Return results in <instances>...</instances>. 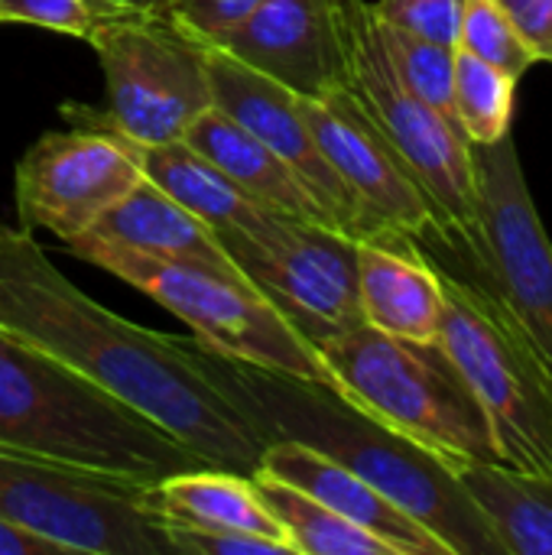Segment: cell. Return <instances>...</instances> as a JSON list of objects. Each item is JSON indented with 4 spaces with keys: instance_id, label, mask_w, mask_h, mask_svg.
<instances>
[{
    "instance_id": "obj_13",
    "label": "cell",
    "mask_w": 552,
    "mask_h": 555,
    "mask_svg": "<svg viewBox=\"0 0 552 555\" xmlns=\"http://www.w3.org/2000/svg\"><path fill=\"white\" fill-rule=\"evenodd\" d=\"M299 101L319 150L355 198L364 237L442 241L436 211L416 176L348 88Z\"/></svg>"
},
{
    "instance_id": "obj_12",
    "label": "cell",
    "mask_w": 552,
    "mask_h": 555,
    "mask_svg": "<svg viewBox=\"0 0 552 555\" xmlns=\"http://www.w3.org/2000/svg\"><path fill=\"white\" fill-rule=\"evenodd\" d=\"M143 179L140 159L124 137L75 124L49 130L20 156L13 172L20 228L49 231L62 244L75 241Z\"/></svg>"
},
{
    "instance_id": "obj_4",
    "label": "cell",
    "mask_w": 552,
    "mask_h": 555,
    "mask_svg": "<svg viewBox=\"0 0 552 555\" xmlns=\"http://www.w3.org/2000/svg\"><path fill=\"white\" fill-rule=\"evenodd\" d=\"M338 393L442 455L501 462L488 416L439 341H410L368 322L319 345Z\"/></svg>"
},
{
    "instance_id": "obj_22",
    "label": "cell",
    "mask_w": 552,
    "mask_h": 555,
    "mask_svg": "<svg viewBox=\"0 0 552 555\" xmlns=\"http://www.w3.org/2000/svg\"><path fill=\"white\" fill-rule=\"evenodd\" d=\"M133 153L140 159L143 176L156 182L166 195H172L182 208H189L195 218H202L215 234H254L277 215L254 202L247 192H241L218 166H211L182 140L159 146H133Z\"/></svg>"
},
{
    "instance_id": "obj_3",
    "label": "cell",
    "mask_w": 552,
    "mask_h": 555,
    "mask_svg": "<svg viewBox=\"0 0 552 555\" xmlns=\"http://www.w3.org/2000/svg\"><path fill=\"white\" fill-rule=\"evenodd\" d=\"M0 446L140 485L208 465L133 406L3 328Z\"/></svg>"
},
{
    "instance_id": "obj_23",
    "label": "cell",
    "mask_w": 552,
    "mask_h": 555,
    "mask_svg": "<svg viewBox=\"0 0 552 555\" xmlns=\"http://www.w3.org/2000/svg\"><path fill=\"white\" fill-rule=\"evenodd\" d=\"M251 481L264 507L283 527L296 555H397L384 540L345 520L342 514L319 504L316 498L296 491L293 485L277 481L273 475L264 472H254Z\"/></svg>"
},
{
    "instance_id": "obj_5",
    "label": "cell",
    "mask_w": 552,
    "mask_h": 555,
    "mask_svg": "<svg viewBox=\"0 0 552 555\" xmlns=\"http://www.w3.org/2000/svg\"><path fill=\"white\" fill-rule=\"evenodd\" d=\"M65 247L127 286L140 289L192 328V341L231 361L270 367L316 380L338 393V384L319 348L299 335L290 319L264 299L241 273H218L195 263H176L130 247L81 234Z\"/></svg>"
},
{
    "instance_id": "obj_25",
    "label": "cell",
    "mask_w": 552,
    "mask_h": 555,
    "mask_svg": "<svg viewBox=\"0 0 552 555\" xmlns=\"http://www.w3.org/2000/svg\"><path fill=\"white\" fill-rule=\"evenodd\" d=\"M381 42L397 68V75L403 78V85L423 98L429 107H436L442 117H449L455 124V111H452V68H455V46H442L433 42L426 36L407 33L400 26L381 23ZM459 127V124H455ZM462 130V127H459Z\"/></svg>"
},
{
    "instance_id": "obj_10",
    "label": "cell",
    "mask_w": 552,
    "mask_h": 555,
    "mask_svg": "<svg viewBox=\"0 0 552 555\" xmlns=\"http://www.w3.org/2000/svg\"><path fill=\"white\" fill-rule=\"evenodd\" d=\"M241 276L316 348L361 325L358 237L309 218L273 215L260 231L218 234Z\"/></svg>"
},
{
    "instance_id": "obj_17",
    "label": "cell",
    "mask_w": 552,
    "mask_h": 555,
    "mask_svg": "<svg viewBox=\"0 0 552 555\" xmlns=\"http://www.w3.org/2000/svg\"><path fill=\"white\" fill-rule=\"evenodd\" d=\"M358 302L377 332L439 341L442 276L413 237H358Z\"/></svg>"
},
{
    "instance_id": "obj_30",
    "label": "cell",
    "mask_w": 552,
    "mask_h": 555,
    "mask_svg": "<svg viewBox=\"0 0 552 555\" xmlns=\"http://www.w3.org/2000/svg\"><path fill=\"white\" fill-rule=\"evenodd\" d=\"M257 7L260 0H176L169 13L205 46H218Z\"/></svg>"
},
{
    "instance_id": "obj_15",
    "label": "cell",
    "mask_w": 552,
    "mask_h": 555,
    "mask_svg": "<svg viewBox=\"0 0 552 555\" xmlns=\"http://www.w3.org/2000/svg\"><path fill=\"white\" fill-rule=\"evenodd\" d=\"M215 49L280 81L299 98L345 88L338 0H260Z\"/></svg>"
},
{
    "instance_id": "obj_9",
    "label": "cell",
    "mask_w": 552,
    "mask_h": 555,
    "mask_svg": "<svg viewBox=\"0 0 552 555\" xmlns=\"http://www.w3.org/2000/svg\"><path fill=\"white\" fill-rule=\"evenodd\" d=\"M0 517L65 555L172 553L146 485L0 446Z\"/></svg>"
},
{
    "instance_id": "obj_32",
    "label": "cell",
    "mask_w": 552,
    "mask_h": 555,
    "mask_svg": "<svg viewBox=\"0 0 552 555\" xmlns=\"http://www.w3.org/2000/svg\"><path fill=\"white\" fill-rule=\"evenodd\" d=\"M0 555H65V550L0 517Z\"/></svg>"
},
{
    "instance_id": "obj_21",
    "label": "cell",
    "mask_w": 552,
    "mask_h": 555,
    "mask_svg": "<svg viewBox=\"0 0 552 555\" xmlns=\"http://www.w3.org/2000/svg\"><path fill=\"white\" fill-rule=\"evenodd\" d=\"M452 472L504 555H552V475L478 459H459Z\"/></svg>"
},
{
    "instance_id": "obj_8",
    "label": "cell",
    "mask_w": 552,
    "mask_h": 555,
    "mask_svg": "<svg viewBox=\"0 0 552 555\" xmlns=\"http://www.w3.org/2000/svg\"><path fill=\"white\" fill-rule=\"evenodd\" d=\"M442 276L439 345L488 416L498 455L521 472L552 475V377L495 293Z\"/></svg>"
},
{
    "instance_id": "obj_28",
    "label": "cell",
    "mask_w": 552,
    "mask_h": 555,
    "mask_svg": "<svg viewBox=\"0 0 552 555\" xmlns=\"http://www.w3.org/2000/svg\"><path fill=\"white\" fill-rule=\"evenodd\" d=\"M0 23H26L85 42L94 10L88 0H0Z\"/></svg>"
},
{
    "instance_id": "obj_6",
    "label": "cell",
    "mask_w": 552,
    "mask_h": 555,
    "mask_svg": "<svg viewBox=\"0 0 552 555\" xmlns=\"http://www.w3.org/2000/svg\"><path fill=\"white\" fill-rule=\"evenodd\" d=\"M104 75V107L65 101L75 127H101L133 146L182 140L192 120L211 107L208 46L172 13H94L85 39Z\"/></svg>"
},
{
    "instance_id": "obj_29",
    "label": "cell",
    "mask_w": 552,
    "mask_h": 555,
    "mask_svg": "<svg viewBox=\"0 0 552 555\" xmlns=\"http://www.w3.org/2000/svg\"><path fill=\"white\" fill-rule=\"evenodd\" d=\"M166 540L172 553L185 555H293L286 546L254 537V533H224V530H198L185 524L163 520Z\"/></svg>"
},
{
    "instance_id": "obj_2",
    "label": "cell",
    "mask_w": 552,
    "mask_h": 555,
    "mask_svg": "<svg viewBox=\"0 0 552 555\" xmlns=\"http://www.w3.org/2000/svg\"><path fill=\"white\" fill-rule=\"evenodd\" d=\"M189 348L267 439H293L345 465L429 530L449 555H504L442 455L316 380L231 361L198 341Z\"/></svg>"
},
{
    "instance_id": "obj_26",
    "label": "cell",
    "mask_w": 552,
    "mask_h": 555,
    "mask_svg": "<svg viewBox=\"0 0 552 555\" xmlns=\"http://www.w3.org/2000/svg\"><path fill=\"white\" fill-rule=\"evenodd\" d=\"M455 46L508 72L511 78H521L537 62L498 0H465Z\"/></svg>"
},
{
    "instance_id": "obj_24",
    "label": "cell",
    "mask_w": 552,
    "mask_h": 555,
    "mask_svg": "<svg viewBox=\"0 0 552 555\" xmlns=\"http://www.w3.org/2000/svg\"><path fill=\"white\" fill-rule=\"evenodd\" d=\"M514 98H517V78L455 46L452 111H455V124L462 127L472 146H485L511 133Z\"/></svg>"
},
{
    "instance_id": "obj_33",
    "label": "cell",
    "mask_w": 552,
    "mask_h": 555,
    "mask_svg": "<svg viewBox=\"0 0 552 555\" xmlns=\"http://www.w3.org/2000/svg\"><path fill=\"white\" fill-rule=\"evenodd\" d=\"M94 13H117V10H130V13H169L176 0H88Z\"/></svg>"
},
{
    "instance_id": "obj_19",
    "label": "cell",
    "mask_w": 552,
    "mask_h": 555,
    "mask_svg": "<svg viewBox=\"0 0 552 555\" xmlns=\"http://www.w3.org/2000/svg\"><path fill=\"white\" fill-rule=\"evenodd\" d=\"M88 234L137 254L195 263L218 273H241L221 247L218 234L150 179L127 192L114 208H107Z\"/></svg>"
},
{
    "instance_id": "obj_27",
    "label": "cell",
    "mask_w": 552,
    "mask_h": 555,
    "mask_svg": "<svg viewBox=\"0 0 552 555\" xmlns=\"http://www.w3.org/2000/svg\"><path fill=\"white\" fill-rule=\"evenodd\" d=\"M465 0H377L371 3L381 23L400 26L407 33L426 36L442 46L459 42V20Z\"/></svg>"
},
{
    "instance_id": "obj_18",
    "label": "cell",
    "mask_w": 552,
    "mask_h": 555,
    "mask_svg": "<svg viewBox=\"0 0 552 555\" xmlns=\"http://www.w3.org/2000/svg\"><path fill=\"white\" fill-rule=\"evenodd\" d=\"M182 143H189L198 156L218 166L241 192H247L264 208L290 218L332 224L319 198L296 176V169L286 166L267 143H260L215 104L192 120V127L182 133Z\"/></svg>"
},
{
    "instance_id": "obj_31",
    "label": "cell",
    "mask_w": 552,
    "mask_h": 555,
    "mask_svg": "<svg viewBox=\"0 0 552 555\" xmlns=\"http://www.w3.org/2000/svg\"><path fill=\"white\" fill-rule=\"evenodd\" d=\"M537 62L552 65V0H498Z\"/></svg>"
},
{
    "instance_id": "obj_7",
    "label": "cell",
    "mask_w": 552,
    "mask_h": 555,
    "mask_svg": "<svg viewBox=\"0 0 552 555\" xmlns=\"http://www.w3.org/2000/svg\"><path fill=\"white\" fill-rule=\"evenodd\" d=\"M338 23L348 72L345 88L416 176L436 211L442 241L475 263L478 215L468 137L403 85L381 42L377 16L368 0H338Z\"/></svg>"
},
{
    "instance_id": "obj_16",
    "label": "cell",
    "mask_w": 552,
    "mask_h": 555,
    "mask_svg": "<svg viewBox=\"0 0 552 555\" xmlns=\"http://www.w3.org/2000/svg\"><path fill=\"white\" fill-rule=\"evenodd\" d=\"M257 472L273 475L277 481H286L296 491L316 498L319 504L332 507L345 520L384 540L397 555H449V550L429 530H423L400 507H394L381 491H374L355 472H348L345 465L325 459L322 452L303 442L270 439Z\"/></svg>"
},
{
    "instance_id": "obj_20",
    "label": "cell",
    "mask_w": 552,
    "mask_h": 555,
    "mask_svg": "<svg viewBox=\"0 0 552 555\" xmlns=\"http://www.w3.org/2000/svg\"><path fill=\"white\" fill-rule=\"evenodd\" d=\"M146 511L159 520L198 527V530H224V533H254L273 540L296 555L277 517L264 507L251 475L198 465L176 472L163 481L146 485Z\"/></svg>"
},
{
    "instance_id": "obj_14",
    "label": "cell",
    "mask_w": 552,
    "mask_h": 555,
    "mask_svg": "<svg viewBox=\"0 0 552 555\" xmlns=\"http://www.w3.org/2000/svg\"><path fill=\"white\" fill-rule=\"evenodd\" d=\"M205 62H208L211 104L224 111L231 120H238L260 143H267L286 166H293L338 231L351 237H364L355 198L348 195L345 182L335 176L325 153L319 150L316 133L303 114L299 94H293L280 81L254 72L251 65L238 62L234 55L215 46H208Z\"/></svg>"
},
{
    "instance_id": "obj_11",
    "label": "cell",
    "mask_w": 552,
    "mask_h": 555,
    "mask_svg": "<svg viewBox=\"0 0 552 555\" xmlns=\"http://www.w3.org/2000/svg\"><path fill=\"white\" fill-rule=\"evenodd\" d=\"M478 260L495 299L524 328L552 377V241L530 198L517 143L504 133L472 146Z\"/></svg>"
},
{
    "instance_id": "obj_1",
    "label": "cell",
    "mask_w": 552,
    "mask_h": 555,
    "mask_svg": "<svg viewBox=\"0 0 552 555\" xmlns=\"http://www.w3.org/2000/svg\"><path fill=\"white\" fill-rule=\"evenodd\" d=\"M0 328L94 380L202 462L254 475L267 436L208 377L185 338L140 328L55 270L26 228L0 221Z\"/></svg>"
}]
</instances>
